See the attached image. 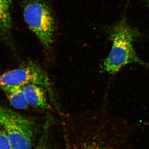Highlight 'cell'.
<instances>
[{
  "instance_id": "obj_1",
  "label": "cell",
  "mask_w": 149,
  "mask_h": 149,
  "mask_svg": "<svg viewBox=\"0 0 149 149\" xmlns=\"http://www.w3.org/2000/svg\"><path fill=\"white\" fill-rule=\"evenodd\" d=\"M109 123L96 119L70 120L61 123L62 137L58 149H116Z\"/></svg>"
},
{
  "instance_id": "obj_2",
  "label": "cell",
  "mask_w": 149,
  "mask_h": 149,
  "mask_svg": "<svg viewBox=\"0 0 149 149\" xmlns=\"http://www.w3.org/2000/svg\"><path fill=\"white\" fill-rule=\"evenodd\" d=\"M109 34L112 46L103 63L104 70L113 75L123 67L131 63L149 67L148 63L139 58L133 47V42L141 36L138 29L123 19L109 29Z\"/></svg>"
},
{
  "instance_id": "obj_3",
  "label": "cell",
  "mask_w": 149,
  "mask_h": 149,
  "mask_svg": "<svg viewBox=\"0 0 149 149\" xmlns=\"http://www.w3.org/2000/svg\"><path fill=\"white\" fill-rule=\"evenodd\" d=\"M0 125L13 149H32L38 128L32 120L4 107L0 106Z\"/></svg>"
},
{
  "instance_id": "obj_4",
  "label": "cell",
  "mask_w": 149,
  "mask_h": 149,
  "mask_svg": "<svg viewBox=\"0 0 149 149\" xmlns=\"http://www.w3.org/2000/svg\"><path fill=\"white\" fill-rule=\"evenodd\" d=\"M23 15L30 30L49 49L55 32V20L50 6L43 0H32L24 6Z\"/></svg>"
},
{
  "instance_id": "obj_5",
  "label": "cell",
  "mask_w": 149,
  "mask_h": 149,
  "mask_svg": "<svg viewBox=\"0 0 149 149\" xmlns=\"http://www.w3.org/2000/svg\"><path fill=\"white\" fill-rule=\"evenodd\" d=\"M35 84L48 88L50 91L49 77L40 66L28 61L15 69L0 75V88L3 86H22Z\"/></svg>"
},
{
  "instance_id": "obj_6",
  "label": "cell",
  "mask_w": 149,
  "mask_h": 149,
  "mask_svg": "<svg viewBox=\"0 0 149 149\" xmlns=\"http://www.w3.org/2000/svg\"><path fill=\"white\" fill-rule=\"evenodd\" d=\"M23 88L29 105L43 111L50 109L44 87L37 84H30L24 85Z\"/></svg>"
},
{
  "instance_id": "obj_7",
  "label": "cell",
  "mask_w": 149,
  "mask_h": 149,
  "mask_svg": "<svg viewBox=\"0 0 149 149\" xmlns=\"http://www.w3.org/2000/svg\"><path fill=\"white\" fill-rule=\"evenodd\" d=\"M4 93L11 105L18 109H26L29 106L22 86H3L0 88Z\"/></svg>"
},
{
  "instance_id": "obj_8",
  "label": "cell",
  "mask_w": 149,
  "mask_h": 149,
  "mask_svg": "<svg viewBox=\"0 0 149 149\" xmlns=\"http://www.w3.org/2000/svg\"><path fill=\"white\" fill-rule=\"evenodd\" d=\"M10 0H0V32L5 34L11 27Z\"/></svg>"
},
{
  "instance_id": "obj_9",
  "label": "cell",
  "mask_w": 149,
  "mask_h": 149,
  "mask_svg": "<svg viewBox=\"0 0 149 149\" xmlns=\"http://www.w3.org/2000/svg\"><path fill=\"white\" fill-rule=\"evenodd\" d=\"M0 149H13L5 131L0 129Z\"/></svg>"
},
{
  "instance_id": "obj_10",
  "label": "cell",
  "mask_w": 149,
  "mask_h": 149,
  "mask_svg": "<svg viewBox=\"0 0 149 149\" xmlns=\"http://www.w3.org/2000/svg\"><path fill=\"white\" fill-rule=\"evenodd\" d=\"M45 137H43L42 141V144H40L39 146V148L37 149H47V142H46V139L45 140Z\"/></svg>"
},
{
  "instance_id": "obj_11",
  "label": "cell",
  "mask_w": 149,
  "mask_h": 149,
  "mask_svg": "<svg viewBox=\"0 0 149 149\" xmlns=\"http://www.w3.org/2000/svg\"><path fill=\"white\" fill-rule=\"evenodd\" d=\"M146 1L149 6V0H146Z\"/></svg>"
}]
</instances>
